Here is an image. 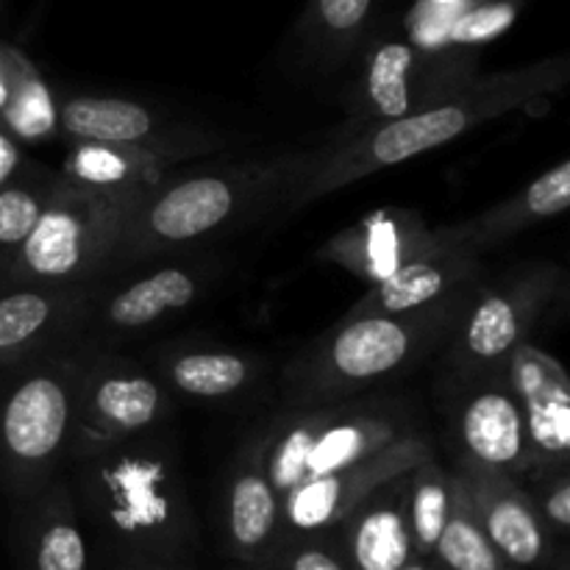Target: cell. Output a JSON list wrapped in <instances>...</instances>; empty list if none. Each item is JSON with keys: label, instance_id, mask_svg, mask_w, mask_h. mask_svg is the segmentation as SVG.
<instances>
[{"label": "cell", "instance_id": "6da1fadb", "mask_svg": "<svg viewBox=\"0 0 570 570\" xmlns=\"http://www.w3.org/2000/svg\"><path fill=\"white\" fill-rule=\"evenodd\" d=\"M568 76V59H543L510 72L479 76L462 92L412 115L345 128L326 148L298 154L293 173L278 195V204L287 209H301L360 178L443 148L482 122L562 92Z\"/></svg>", "mask_w": 570, "mask_h": 570}, {"label": "cell", "instance_id": "4316f807", "mask_svg": "<svg viewBox=\"0 0 570 570\" xmlns=\"http://www.w3.org/2000/svg\"><path fill=\"white\" fill-rule=\"evenodd\" d=\"M0 122L14 134L20 145L48 142L59 134V100L39 67L20 48H17L14 78H11L6 109L0 111Z\"/></svg>", "mask_w": 570, "mask_h": 570}, {"label": "cell", "instance_id": "f546056e", "mask_svg": "<svg viewBox=\"0 0 570 570\" xmlns=\"http://www.w3.org/2000/svg\"><path fill=\"white\" fill-rule=\"evenodd\" d=\"M373 0H312L306 33L321 59H340L360 42Z\"/></svg>", "mask_w": 570, "mask_h": 570}, {"label": "cell", "instance_id": "7402d4cb", "mask_svg": "<svg viewBox=\"0 0 570 570\" xmlns=\"http://www.w3.org/2000/svg\"><path fill=\"white\" fill-rule=\"evenodd\" d=\"M204 289V273L193 265H167L128 287L117 289L106 304H95L106 332H142L176 312L187 309Z\"/></svg>", "mask_w": 570, "mask_h": 570}, {"label": "cell", "instance_id": "f1b7e54d", "mask_svg": "<svg viewBox=\"0 0 570 570\" xmlns=\"http://www.w3.org/2000/svg\"><path fill=\"white\" fill-rule=\"evenodd\" d=\"M59 170L26 159L17 176L0 187V271L31 234L33 223L42 215L45 204L53 195Z\"/></svg>", "mask_w": 570, "mask_h": 570}, {"label": "cell", "instance_id": "cb8c5ba5", "mask_svg": "<svg viewBox=\"0 0 570 570\" xmlns=\"http://www.w3.org/2000/svg\"><path fill=\"white\" fill-rule=\"evenodd\" d=\"M570 206V161L562 159L554 167L534 178L529 187L515 193L512 198L501 200L493 209L482 212L473 220L456 223L462 237L479 250L488 245L504 243V239L515 237V234L527 232L534 223L551 220V217L562 215Z\"/></svg>", "mask_w": 570, "mask_h": 570}, {"label": "cell", "instance_id": "4dcf8cb0", "mask_svg": "<svg viewBox=\"0 0 570 570\" xmlns=\"http://www.w3.org/2000/svg\"><path fill=\"white\" fill-rule=\"evenodd\" d=\"M521 0H468L449 31V48H476L493 42L515 22Z\"/></svg>", "mask_w": 570, "mask_h": 570}, {"label": "cell", "instance_id": "8fae6325", "mask_svg": "<svg viewBox=\"0 0 570 570\" xmlns=\"http://www.w3.org/2000/svg\"><path fill=\"white\" fill-rule=\"evenodd\" d=\"M456 465L504 473L512 479L534 476V454L529 445L521 404L507 384L504 373L462 379L451 410Z\"/></svg>", "mask_w": 570, "mask_h": 570}, {"label": "cell", "instance_id": "e0dca14e", "mask_svg": "<svg viewBox=\"0 0 570 570\" xmlns=\"http://www.w3.org/2000/svg\"><path fill=\"white\" fill-rule=\"evenodd\" d=\"M454 471L465 484L468 499L490 543L512 568L540 570L554 560V538L540 521L532 495L521 479L468 465H456Z\"/></svg>", "mask_w": 570, "mask_h": 570}, {"label": "cell", "instance_id": "4fadbf2b", "mask_svg": "<svg viewBox=\"0 0 570 570\" xmlns=\"http://www.w3.org/2000/svg\"><path fill=\"white\" fill-rule=\"evenodd\" d=\"M217 148H220L217 137L195 131L167 139V142H70L59 176L92 193L142 198L170 176L178 161L212 154V150L217 154Z\"/></svg>", "mask_w": 570, "mask_h": 570}, {"label": "cell", "instance_id": "e575fe53", "mask_svg": "<svg viewBox=\"0 0 570 570\" xmlns=\"http://www.w3.org/2000/svg\"><path fill=\"white\" fill-rule=\"evenodd\" d=\"M22 161H26L22 145L17 142L14 134H11L9 128L0 122V187L17 176V170L22 167Z\"/></svg>", "mask_w": 570, "mask_h": 570}, {"label": "cell", "instance_id": "277c9868", "mask_svg": "<svg viewBox=\"0 0 570 570\" xmlns=\"http://www.w3.org/2000/svg\"><path fill=\"white\" fill-rule=\"evenodd\" d=\"M295 159L298 154L187 176L170 173L159 187L131 204L111 267L200 243L248 215L262 200H278Z\"/></svg>", "mask_w": 570, "mask_h": 570}, {"label": "cell", "instance_id": "7c38bea8", "mask_svg": "<svg viewBox=\"0 0 570 570\" xmlns=\"http://www.w3.org/2000/svg\"><path fill=\"white\" fill-rule=\"evenodd\" d=\"M434 454V445L423 432L410 434L387 445L367 460L309 479L282 495V538L323 534L337 529L362 501L382 484L404 476Z\"/></svg>", "mask_w": 570, "mask_h": 570}, {"label": "cell", "instance_id": "ba28073f", "mask_svg": "<svg viewBox=\"0 0 570 570\" xmlns=\"http://www.w3.org/2000/svg\"><path fill=\"white\" fill-rule=\"evenodd\" d=\"M479 78L473 48L423 50L412 42L376 45L351 95V128L395 120L462 92Z\"/></svg>", "mask_w": 570, "mask_h": 570}, {"label": "cell", "instance_id": "9c48e42d", "mask_svg": "<svg viewBox=\"0 0 570 570\" xmlns=\"http://www.w3.org/2000/svg\"><path fill=\"white\" fill-rule=\"evenodd\" d=\"M560 284L557 267L532 265L499 289H479L449 337V362L460 382L504 373L507 360L529 343Z\"/></svg>", "mask_w": 570, "mask_h": 570}, {"label": "cell", "instance_id": "8d00e7d4", "mask_svg": "<svg viewBox=\"0 0 570 570\" xmlns=\"http://www.w3.org/2000/svg\"><path fill=\"white\" fill-rule=\"evenodd\" d=\"M115 570H184L178 562H148V560H126L117 562Z\"/></svg>", "mask_w": 570, "mask_h": 570}, {"label": "cell", "instance_id": "8992f818", "mask_svg": "<svg viewBox=\"0 0 570 570\" xmlns=\"http://www.w3.org/2000/svg\"><path fill=\"white\" fill-rule=\"evenodd\" d=\"M81 356L45 354L17 362L0 384V488L22 501L67 465Z\"/></svg>", "mask_w": 570, "mask_h": 570}, {"label": "cell", "instance_id": "1f68e13d", "mask_svg": "<svg viewBox=\"0 0 570 570\" xmlns=\"http://www.w3.org/2000/svg\"><path fill=\"white\" fill-rule=\"evenodd\" d=\"M265 566L271 570H351L334 532L282 538Z\"/></svg>", "mask_w": 570, "mask_h": 570}, {"label": "cell", "instance_id": "9a60e30c", "mask_svg": "<svg viewBox=\"0 0 570 570\" xmlns=\"http://www.w3.org/2000/svg\"><path fill=\"white\" fill-rule=\"evenodd\" d=\"M92 309V284H0V367L59 345Z\"/></svg>", "mask_w": 570, "mask_h": 570}, {"label": "cell", "instance_id": "5b68a950", "mask_svg": "<svg viewBox=\"0 0 570 570\" xmlns=\"http://www.w3.org/2000/svg\"><path fill=\"white\" fill-rule=\"evenodd\" d=\"M417 432L415 412L401 401L354 395L317 406H289L250 440L248 449L262 462L276 493L284 495Z\"/></svg>", "mask_w": 570, "mask_h": 570}, {"label": "cell", "instance_id": "7a4b0ae2", "mask_svg": "<svg viewBox=\"0 0 570 570\" xmlns=\"http://www.w3.org/2000/svg\"><path fill=\"white\" fill-rule=\"evenodd\" d=\"M67 465L78 512L117 560H184L195 538L193 507L165 438L150 429Z\"/></svg>", "mask_w": 570, "mask_h": 570}, {"label": "cell", "instance_id": "74e56055", "mask_svg": "<svg viewBox=\"0 0 570 570\" xmlns=\"http://www.w3.org/2000/svg\"><path fill=\"white\" fill-rule=\"evenodd\" d=\"M401 570H434V566H432V560H421V557H412V560L406 562V566Z\"/></svg>", "mask_w": 570, "mask_h": 570}, {"label": "cell", "instance_id": "3957f363", "mask_svg": "<svg viewBox=\"0 0 570 570\" xmlns=\"http://www.w3.org/2000/svg\"><path fill=\"white\" fill-rule=\"evenodd\" d=\"M479 289L401 315L343 317L289 362L284 373L287 406L354 399L373 384L412 371L451 337Z\"/></svg>", "mask_w": 570, "mask_h": 570}, {"label": "cell", "instance_id": "5bb4252c", "mask_svg": "<svg viewBox=\"0 0 570 570\" xmlns=\"http://www.w3.org/2000/svg\"><path fill=\"white\" fill-rule=\"evenodd\" d=\"M482 250L468 243L460 228L449 226V237L429 254L417 256L410 265L399 267L382 282L371 284L367 293L356 301L345 317L362 315H401L423 306L445 304V301L482 287Z\"/></svg>", "mask_w": 570, "mask_h": 570}, {"label": "cell", "instance_id": "60d3db41", "mask_svg": "<svg viewBox=\"0 0 570 570\" xmlns=\"http://www.w3.org/2000/svg\"><path fill=\"white\" fill-rule=\"evenodd\" d=\"M245 570H271L265 566V562H259V566H245Z\"/></svg>", "mask_w": 570, "mask_h": 570}, {"label": "cell", "instance_id": "83f0119b", "mask_svg": "<svg viewBox=\"0 0 570 570\" xmlns=\"http://www.w3.org/2000/svg\"><path fill=\"white\" fill-rule=\"evenodd\" d=\"M449 507L451 471H445L432 454L404 476L406 527H410L412 551L421 560H432V551L449 518Z\"/></svg>", "mask_w": 570, "mask_h": 570}, {"label": "cell", "instance_id": "f35d334b", "mask_svg": "<svg viewBox=\"0 0 570 570\" xmlns=\"http://www.w3.org/2000/svg\"><path fill=\"white\" fill-rule=\"evenodd\" d=\"M554 570H570V560H568V551L560 549L554 557Z\"/></svg>", "mask_w": 570, "mask_h": 570}, {"label": "cell", "instance_id": "ffe728a7", "mask_svg": "<svg viewBox=\"0 0 570 570\" xmlns=\"http://www.w3.org/2000/svg\"><path fill=\"white\" fill-rule=\"evenodd\" d=\"M223 538L228 554L245 566L267 562L282 540V495L248 445L234 460L223 490Z\"/></svg>", "mask_w": 570, "mask_h": 570}, {"label": "cell", "instance_id": "d4e9b609", "mask_svg": "<svg viewBox=\"0 0 570 570\" xmlns=\"http://www.w3.org/2000/svg\"><path fill=\"white\" fill-rule=\"evenodd\" d=\"M256 362L228 348H173L159 356V379L167 390L198 401H220L243 393Z\"/></svg>", "mask_w": 570, "mask_h": 570}, {"label": "cell", "instance_id": "ab89813d", "mask_svg": "<svg viewBox=\"0 0 570 570\" xmlns=\"http://www.w3.org/2000/svg\"><path fill=\"white\" fill-rule=\"evenodd\" d=\"M426 3H434V6H460V3H468V0H426Z\"/></svg>", "mask_w": 570, "mask_h": 570}, {"label": "cell", "instance_id": "836d02e7", "mask_svg": "<svg viewBox=\"0 0 570 570\" xmlns=\"http://www.w3.org/2000/svg\"><path fill=\"white\" fill-rule=\"evenodd\" d=\"M462 6H434L426 0H417L415 9L406 14V33L410 42L423 50H445L449 48V31L454 26Z\"/></svg>", "mask_w": 570, "mask_h": 570}, {"label": "cell", "instance_id": "2e32d148", "mask_svg": "<svg viewBox=\"0 0 570 570\" xmlns=\"http://www.w3.org/2000/svg\"><path fill=\"white\" fill-rule=\"evenodd\" d=\"M507 384L521 404L534 476L568 468L570 460V379L549 351L523 343L504 365ZM529 479V482H532Z\"/></svg>", "mask_w": 570, "mask_h": 570}, {"label": "cell", "instance_id": "ac0fdd59", "mask_svg": "<svg viewBox=\"0 0 570 570\" xmlns=\"http://www.w3.org/2000/svg\"><path fill=\"white\" fill-rule=\"evenodd\" d=\"M445 237L449 226L432 232L417 212L379 209L334 234L321 248V256L354 273L365 284H376L417 256L438 248Z\"/></svg>", "mask_w": 570, "mask_h": 570}, {"label": "cell", "instance_id": "7bdbcfd3", "mask_svg": "<svg viewBox=\"0 0 570 570\" xmlns=\"http://www.w3.org/2000/svg\"><path fill=\"white\" fill-rule=\"evenodd\" d=\"M0 6H3V0H0Z\"/></svg>", "mask_w": 570, "mask_h": 570}, {"label": "cell", "instance_id": "d6986e66", "mask_svg": "<svg viewBox=\"0 0 570 570\" xmlns=\"http://www.w3.org/2000/svg\"><path fill=\"white\" fill-rule=\"evenodd\" d=\"M14 504L11 549L17 570H89L87 534L67 479H50Z\"/></svg>", "mask_w": 570, "mask_h": 570}, {"label": "cell", "instance_id": "d590c367", "mask_svg": "<svg viewBox=\"0 0 570 570\" xmlns=\"http://www.w3.org/2000/svg\"><path fill=\"white\" fill-rule=\"evenodd\" d=\"M14 59H17L14 45L0 42V111L6 109V100H9V92H11V78H14Z\"/></svg>", "mask_w": 570, "mask_h": 570}, {"label": "cell", "instance_id": "603a6c76", "mask_svg": "<svg viewBox=\"0 0 570 570\" xmlns=\"http://www.w3.org/2000/svg\"><path fill=\"white\" fill-rule=\"evenodd\" d=\"M59 134L70 142H167L184 134H167L150 106L115 95H70L59 100Z\"/></svg>", "mask_w": 570, "mask_h": 570}, {"label": "cell", "instance_id": "d6a6232c", "mask_svg": "<svg viewBox=\"0 0 570 570\" xmlns=\"http://www.w3.org/2000/svg\"><path fill=\"white\" fill-rule=\"evenodd\" d=\"M532 482L534 490H529V495H532L540 521L546 523L551 538L566 540L570 532V471L560 468V471L543 473Z\"/></svg>", "mask_w": 570, "mask_h": 570}, {"label": "cell", "instance_id": "44dd1931", "mask_svg": "<svg viewBox=\"0 0 570 570\" xmlns=\"http://www.w3.org/2000/svg\"><path fill=\"white\" fill-rule=\"evenodd\" d=\"M404 476L382 484L332 529L351 570H401L415 557L404 512Z\"/></svg>", "mask_w": 570, "mask_h": 570}, {"label": "cell", "instance_id": "30bf717a", "mask_svg": "<svg viewBox=\"0 0 570 570\" xmlns=\"http://www.w3.org/2000/svg\"><path fill=\"white\" fill-rule=\"evenodd\" d=\"M167 410L170 395L150 371L122 356H81L67 462L150 432L165 421Z\"/></svg>", "mask_w": 570, "mask_h": 570}, {"label": "cell", "instance_id": "484cf974", "mask_svg": "<svg viewBox=\"0 0 570 570\" xmlns=\"http://www.w3.org/2000/svg\"><path fill=\"white\" fill-rule=\"evenodd\" d=\"M432 562L445 570H515L490 543L456 471H451L449 518L432 551Z\"/></svg>", "mask_w": 570, "mask_h": 570}, {"label": "cell", "instance_id": "b9f144b4", "mask_svg": "<svg viewBox=\"0 0 570 570\" xmlns=\"http://www.w3.org/2000/svg\"><path fill=\"white\" fill-rule=\"evenodd\" d=\"M432 566H434V562H432ZM434 570H445V568H440V566H434Z\"/></svg>", "mask_w": 570, "mask_h": 570}, {"label": "cell", "instance_id": "52a82bcc", "mask_svg": "<svg viewBox=\"0 0 570 570\" xmlns=\"http://www.w3.org/2000/svg\"><path fill=\"white\" fill-rule=\"evenodd\" d=\"M134 200L92 193L59 176L31 234L0 271V284H92L111 267Z\"/></svg>", "mask_w": 570, "mask_h": 570}]
</instances>
